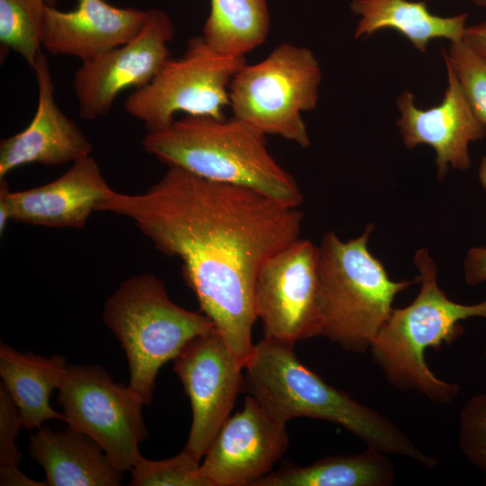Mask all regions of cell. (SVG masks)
<instances>
[{
  "mask_svg": "<svg viewBox=\"0 0 486 486\" xmlns=\"http://www.w3.org/2000/svg\"><path fill=\"white\" fill-rule=\"evenodd\" d=\"M457 440L463 454L484 474L486 484V392L472 395L461 408Z\"/></svg>",
  "mask_w": 486,
  "mask_h": 486,
  "instance_id": "484cf974",
  "label": "cell"
},
{
  "mask_svg": "<svg viewBox=\"0 0 486 486\" xmlns=\"http://www.w3.org/2000/svg\"><path fill=\"white\" fill-rule=\"evenodd\" d=\"M67 366V360L58 355L44 357L18 352L1 343L0 376L19 410L23 428H40L50 419L66 422L65 415L51 408L50 397L58 388Z\"/></svg>",
  "mask_w": 486,
  "mask_h": 486,
  "instance_id": "d6986e66",
  "label": "cell"
},
{
  "mask_svg": "<svg viewBox=\"0 0 486 486\" xmlns=\"http://www.w3.org/2000/svg\"><path fill=\"white\" fill-rule=\"evenodd\" d=\"M12 192L5 177L0 178V233L4 232L6 225L12 220Z\"/></svg>",
  "mask_w": 486,
  "mask_h": 486,
  "instance_id": "f546056e",
  "label": "cell"
},
{
  "mask_svg": "<svg viewBox=\"0 0 486 486\" xmlns=\"http://www.w3.org/2000/svg\"><path fill=\"white\" fill-rule=\"evenodd\" d=\"M29 452L44 469L46 485H121L123 472L113 466L102 447L70 428L66 431L40 428L30 436Z\"/></svg>",
  "mask_w": 486,
  "mask_h": 486,
  "instance_id": "ac0fdd59",
  "label": "cell"
},
{
  "mask_svg": "<svg viewBox=\"0 0 486 486\" xmlns=\"http://www.w3.org/2000/svg\"><path fill=\"white\" fill-rule=\"evenodd\" d=\"M464 40L486 56V22L467 26Z\"/></svg>",
  "mask_w": 486,
  "mask_h": 486,
  "instance_id": "4dcf8cb0",
  "label": "cell"
},
{
  "mask_svg": "<svg viewBox=\"0 0 486 486\" xmlns=\"http://www.w3.org/2000/svg\"><path fill=\"white\" fill-rule=\"evenodd\" d=\"M58 389L68 428L94 440L116 469L131 471L148 436L141 397L97 365H68Z\"/></svg>",
  "mask_w": 486,
  "mask_h": 486,
  "instance_id": "9c48e42d",
  "label": "cell"
},
{
  "mask_svg": "<svg viewBox=\"0 0 486 486\" xmlns=\"http://www.w3.org/2000/svg\"><path fill=\"white\" fill-rule=\"evenodd\" d=\"M293 345L264 338L245 368L243 389L275 419L310 418L336 423L367 448L403 456L428 469L438 460L423 452L392 419L328 384L296 356Z\"/></svg>",
  "mask_w": 486,
  "mask_h": 486,
  "instance_id": "7a4b0ae2",
  "label": "cell"
},
{
  "mask_svg": "<svg viewBox=\"0 0 486 486\" xmlns=\"http://www.w3.org/2000/svg\"><path fill=\"white\" fill-rule=\"evenodd\" d=\"M211 9L202 37L213 50L230 56L259 47L269 33L266 0H210Z\"/></svg>",
  "mask_w": 486,
  "mask_h": 486,
  "instance_id": "7402d4cb",
  "label": "cell"
},
{
  "mask_svg": "<svg viewBox=\"0 0 486 486\" xmlns=\"http://www.w3.org/2000/svg\"><path fill=\"white\" fill-rule=\"evenodd\" d=\"M96 211L130 219L157 249L182 261L200 311L245 368L255 346L256 277L271 256L300 238L298 207L169 166L146 192L112 190Z\"/></svg>",
  "mask_w": 486,
  "mask_h": 486,
  "instance_id": "6da1fadb",
  "label": "cell"
},
{
  "mask_svg": "<svg viewBox=\"0 0 486 486\" xmlns=\"http://www.w3.org/2000/svg\"><path fill=\"white\" fill-rule=\"evenodd\" d=\"M132 486H212L202 474L200 461L185 448L166 460L141 456L131 470Z\"/></svg>",
  "mask_w": 486,
  "mask_h": 486,
  "instance_id": "cb8c5ba5",
  "label": "cell"
},
{
  "mask_svg": "<svg viewBox=\"0 0 486 486\" xmlns=\"http://www.w3.org/2000/svg\"><path fill=\"white\" fill-rule=\"evenodd\" d=\"M33 71L38 86L35 114L23 130L1 140L0 178L23 165L59 166L87 157L92 151L88 139L56 102L48 58L42 50Z\"/></svg>",
  "mask_w": 486,
  "mask_h": 486,
  "instance_id": "9a60e30c",
  "label": "cell"
},
{
  "mask_svg": "<svg viewBox=\"0 0 486 486\" xmlns=\"http://www.w3.org/2000/svg\"><path fill=\"white\" fill-rule=\"evenodd\" d=\"M374 226L357 238L341 240L326 232L319 248L320 336L351 353L369 351L392 313L398 293L415 283L392 280L382 263L368 248Z\"/></svg>",
  "mask_w": 486,
  "mask_h": 486,
  "instance_id": "5b68a950",
  "label": "cell"
},
{
  "mask_svg": "<svg viewBox=\"0 0 486 486\" xmlns=\"http://www.w3.org/2000/svg\"><path fill=\"white\" fill-rule=\"evenodd\" d=\"M414 264L419 271V292L408 306L392 310L369 352L395 389L414 391L435 403L449 404L458 397L461 385L439 379L427 364L426 351L454 342L464 331L462 320L486 319V299L476 304L451 301L437 284V269L426 248L416 252Z\"/></svg>",
  "mask_w": 486,
  "mask_h": 486,
  "instance_id": "277c9868",
  "label": "cell"
},
{
  "mask_svg": "<svg viewBox=\"0 0 486 486\" xmlns=\"http://www.w3.org/2000/svg\"><path fill=\"white\" fill-rule=\"evenodd\" d=\"M45 0H0V42L33 69L42 46Z\"/></svg>",
  "mask_w": 486,
  "mask_h": 486,
  "instance_id": "603a6c76",
  "label": "cell"
},
{
  "mask_svg": "<svg viewBox=\"0 0 486 486\" xmlns=\"http://www.w3.org/2000/svg\"><path fill=\"white\" fill-rule=\"evenodd\" d=\"M352 13L359 16L355 38L368 37L383 29L395 30L416 50L426 53L436 39L455 41L464 39L468 14L439 16L426 3L409 0H353Z\"/></svg>",
  "mask_w": 486,
  "mask_h": 486,
  "instance_id": "ffe728a7",
  "label": "cell"
},
{
  "mask_svg": "<svg viewBox=\"0 0 486 486\" xmlns=\"http://www.w3.org/2000/svg\"><path fill=\"white\" fill-rule=\"evenodd\" d=\"M445 60L477 117L486 125V56L464 39L451 41Z\"/></svg>",
  "mask_w": 486,
  "mask_h": 486,
  "instance_id": "d4e9b609",
  "label": "cell"
},
{
  "mask_svg": "<svg viewBox=\"0 0 486 486\" xmlns=\"http://www.w3.org/2000/svg\"><path fill=\"white\" fill-rule=\"evenodd\" d=\"M478 176L480 184L486 194V156L481 159Z\"/></svg>",
  "mask_w": 486,
  "mask_h": 486,
  "instance_id": "1f68e13d",
  "label": "cell"
},
{
  "mask_svg": "<svg viewBox=\"0 0 486 486\" xmlns=\"http://www.w3.org/2000/svg\"><path fill=\"white\" fill-rule=\"evenodd\" d=\"M103 320L120 341L130 367L129 386L145 405L152 400L159 369L193 338L214 328L202 312L174 303L153 274L122 281L106 300Z\"/></svg>",
  "mask_w": 486,
  "mask_h": 486,
  "instance_id": "8992f818",
  "label": "cell"
},
{
  "mask_svg": "<svg viewBox=\"0 0 486 486\" xmlns=\"http://www.w3.org/2000/svg\"><path fill=\"white\" fill-rule=\"evenodd\" d=\"M147 10L122 8L104 0H76L70 11L47 5L41 43L51 55L91 60L132 39Z\"/></svg>",
  "mask_w": 486,
  "mask_h": 486,
  "instance_id": "2e32d148",
  "label": "cell"
},
{
  "mask_svg": "<svg viewBox=\"0 0 486 486\" xmlns=\"http://www.w3.org/2000/svg\"><path fill=\"white\" fill-rule=\"evenodd\" d=\"M22 427H23V424L19 410L1 382L0 466H19L22 453L15 445V439Z\"/></svg>",
  "mask_w": 486,
  "mask_h": 486,
  "instance_id": "4316f807",
  "label": "cell"
},
{
  "mask_svg": "<svg viewBox=\"0 0 486 486\" xmlns=\"http://www.w3.org/2000/svg\"><path fill=\"white\" fill-rule=\"evenodd\" d=\"M445 63L448 84L438 105L428 109L417 107L410 90L403 91L396 102L400 112L396 124L405 147L409 149L420 144L432 147L439 179L444 178L449 166L468 169L470 144L486 135V125L474 113L454 70L446 60Z\"/></svg>",
  "mask_w": 486,
  "mask_h": 486,
  "instance_id": "5bb4252c",
  "label": "cell"
},
{
  "mask_svg": "<svg viewBox=\"0 0 486 486\" xmlns=\"http://www.w3.org/2000/svg\"><path fill=\"white\" fill-rule=\"evenodd\" d=\"M175 36L169 15L147 10L140 32L129 41L91 60L82 62L73 77L79 115L93 121L107 114L120 93L146 86L170 58Z\"/></svg>",
  "mask_w": 486,
  "mask_h": 486,
  "instance_id": "8fae6325",
  "label": "cell"
},
{
  "mask_svg": "<svg viewBox=\"0 0 486 486\" xmlns=\"http://www.w3.org/2000/svg\"><path fill=\"white\" fill-rule=\"evenodd\" d=\"M0 485L39 486L46 484L30 479L20 471L19 466H0Z\"/></svg>",
  "mask_w": 486,
  "mask_h": 486,
  "instance_id": "f1b7e54d",
  "label": "cell"
},
{
  "mask_svg": "<svg viewBox=\"0 0 486 486\" xmlns=\"http://www.w3.org/2000/svg\"><path fill=\"white\" fill-rule=\"evenodd\" d=\"M464 274L467 284L477 285L486 281V247H475L468 250Z\"/></svg>",
  "mask_w": 486,
  "mask_h": 486,
  "instance_id": "83f0119b",
  "label": "cell"
},
{
  "mask_svg": "<svg viewBox=\"0 0 486 486\" xmlns=\"http://www.w3.org/2000/svg\"><path fill=\"white\" fill-rule=\"evenodd\" d=\"M246 63L245 57L213 50L202 36L193 38L180 58H168L149 83L128 96L124 109L148 131L167 128L180 112L224 119L230 83Z\"/></svg>",
  "mask_w": 486,
  "mask_h": 486,
  "instance_id": "ba28073f",
  "label": "cell"
},
{
  "mask_svg": "<svg viewBox=\"0 0 486 486\" xmlns=\"http://www.w3.org/2000/svg\"><path fill=\"white\" fill-rule=\"evenodd\" d=\"M472 2L480 7H485L486 6V0H472Z\"/></svg>",
  "mask_w": 486,
  "mask_h": 486,
  "instance_id": "d6a6232c",
  "label": "cell"
},
{
  "mask_svg": "<svg viewBox=\"0 0 486 486\" xmlns=\"http://www.w3.org/2000/svg\"><path fill=\"white\" fill-rule=\"evenodd\" d=\"M141 145L168 167L247 187L291 206L302 202L294 177L269 152L266 135L234 116L186 115L164 130L148 131Z\"/></svg>",
  "mask_w": 486,
  "mask_h": 486,
  "instance_id": "3957f363",
  "label": "cell"
},
{
  "mask_svg": "<svg viewBox=\"0 0 486 486\" xmlns=\"http://www.w3.org/2000/svg\"><path fill=\"white\" fill-rule=\"evenodd\" d=\"M173 362L193 413L184 448L201 461L243 389L244 364L215 328L188 341Z\"/></svg>",
  "mask_w": 486,
  "mask_h": 486,
  "instance_id": "7c38bea8",
  "label": "cell"
},
{
  "mask_svg": "<svg viewBox=\"0 0 486 486\" xmlns=\"http://www.w3.org/2000/svg\"><path fill=\"white\" fill-rule=\"evenodd\" d=\"M112 189L91 155L72 163L58 178L12 192V220L51 228H83Z\"/></svg>",
  "mask_w": 486,
  "mask_h": 486,
  "instance_id": "e0dca14e",
  "label": "cell"
},
{
  "mask_svg": "<svg viewBox=\"0 0 486 486\" xmlns=\"http://www.w3.org/2000/svg\"><path fill=\"white\" fill-rule=\"evenodd\" d=\"M388 454L374 449L324 457L307 466L284 465L253 486H390L395 469Z\"/></svg>",
  "mask_w": 486,
  "mask_h": 486,
  "instance_id": "44dd1931",
  "label": "cell"
},
{
  "mask_svg": "<svg viewBox=\"0 0 486 486\" xmlns=\"http://www.w3.org/2000/svg\"><path fill=\"white\" fill-rule=\"evenodd\" d=\"M254 308L264 338L294 344L320 336L319 248L298 238L261 267Z\"/></svg>",
  "mask_w": 486,
  "mask_h": 486,
  "instance_id": "30bf717a",
  "label": "cell"
},
{
  "mask_svg": "<svg viewBox=\"0 0 486 486\" xmlns=\"http://www.w3.org/2000/svg\"><path fill=\"white\" fill-rule=\"evenodd\" d=\"M286 423L273 418L251 395L223 423L201 464L212 486H253L286 452Z\"/></svg>",
  "mask_w": 486,
  "mask_h": 486,
  "instance_id": "4fadbf2b",
  "label": "cell"
},
{
  "mask_svg": "<svg viewBox=\"0 0 486 486\" xmlns=\"http://www.w3.org/2000/svg\"><path fill=\"white\" fill-rule=\"evenodd\" d=\"M321 68L313 52L284 42L264 59L242 66L230 86L232 116L266 135L310 145L302 113L316 108Z\"/></svg>",
  "mask_w": 486,
  "mask_h": 486,
  "instance_id": "52a82bcc",
  "label": "cell"
},
{
  "mask_svg": "<svg viewBox=\"0 0 486 486\" xmlns=\"http://www.w3.org/2000/svg\"><path fill=\"white\" fill-rule=\"evenodd\" d=\"M48 5L55 6L57 4V0H45Z\"/></svg>",
  "mask_w": 486,
  "mask_h": 486,
  "instance_id": "836d02e7",
  "label": "cell"
}]
</instances>
